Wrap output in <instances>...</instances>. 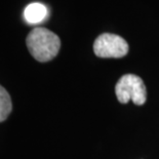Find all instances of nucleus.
<instances>
[{"label":"nucleus","instance_id":"2","mask_svg":"<svg viewBox=\"0 0 159 159\" xmlns=\"http://www.w3.org/2000/svg\"><path fill=\"white\" fill-rule=\"evenodd\" d=\"M115 93L118 101L122 104H127L131 101L134 104L141 106L147 100L144 81L134 74H126L121 77L115 86Z\"/></svg>","mask_w":159,"mask_h":159},{"label":"nucleus","instance_id":"5","mask_svg":"<svg viewBox=\"0 0 159 159\" xmlns=\"http://www.w3.org/2000/svg\"><path fill=\"white\" fill-rule=\"evenodd\" d=\"M12 109L11 99L4 87L0 85V122L4 121Z\"/></svg>","mask_w":159,"mask_h":159},{"label":"nucleus","instance_id":"1","mask_svg":"<svg viewBox=\"0 0 159 159\" xmlns=\"http://www.w3.org/2000/svg\"><path fill=\"white\" fill-rule=\"evenodd\" d=\"M26 44L30 53L36 61L41 63L55 59L61 48L59 36L48 29L38 27L29 33Z\"/></svg>","mask_w":159,"mask_h":159},{"label":"nucleus","instance_id":"3","mask_svg":"<svg viewBox=\"0 0 159 159\" xmlns=\"http://www.w3.org/2000/svg\"><path fill=\"white\" fill-rule=\"evenodd\" d=\"M93 52L99 57H123L128 52V44L122 37L104 33L101 34L93 43Z\"/></svg>","mask_w":159,"mask_h":159},{"label":"nucleus","instance_id":"4","mask_svg":"<svg viewBox=\"0 0 159 159\" xmlns=\"http://www.w3.org/2000/svg\"><path fill=\"white\" fill-rule=\"evenodd\" d=\"M24 16L29 24H38L46 18L47 8L42 3L33 2L25 8Z\"/></svg>","mask_w":159,"mask_h":159}]
</instances>
